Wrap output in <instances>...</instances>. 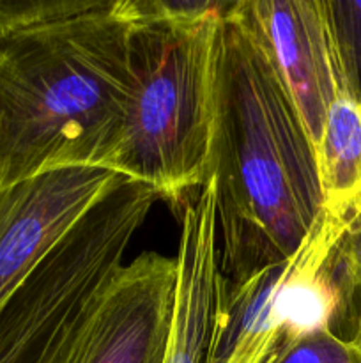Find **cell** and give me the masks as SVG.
I'll list each match as a JSON object with an SVG mask.
<instances>
[{
    "instance_id": "cell-1",
    "label": "cell",
    "mask_w": 361,
    "mask_h": 363,
    "mask_svg": "<svg viewBox=\"0 0 361 363\" xmlns=\"http://www.w3.org/2000/svg\"><path fill=\"white\" fill-rule=\"evenodd\" d=\"M229 286L289 261L322 213L315 145L251 21L246 0L216 35L207 179Z\"/></svg>"
},
{
    "instance_id": "cell-2",
    "label": "cell",
    "mask_w": 361,
    "mask_h": 363,
    "mask_svg": "<svg viewBox=\"0 0 361 363\" xmlns=\"http://www.w3.org/2000/svg\"><path fill=\"white\" fill-rule=\"evenodd\" d=\"M133 25L101 0L0 35V191L39 174L103 167L131 87Z\"/></svg>"
},
{
    "instance_id": "cell-3",
    "label": "cell",
    "mask_w": 361,
    "mask_h": 363,
    "mask_svg": "<svg viewBox=\"0 0 361 363\" xmlns=\"http://www.w3.org/2000/svg\"><path fill=\"white\" fill-rule=\"evenodd\" d=\"M219 23L131 30L130 94L101 169L147 184L176 209L207 179Z\"/></svg>"
},
{
    "instance_id": "cell-4",
    "label": "cell",
    "mask_w": 361,
    "mask_h": 363,
    "mask_svg": "<svg viewBox=\"0 0 361 363\" xmlns=\"http://www.w3.org/2000/svg\"><path fill=\"white\" fill-rule=\"evenodd\" d=\"M177 262L144 252L120 266L38 363H163Z\"/></svg>"
},
{
    "instance_id": "cell-5",
    "label": "cell",
    "mask_w": 361,
    "mask_h": 363,
    "mask_svg": "<svg viewBox=\"0 0 361 363\" xmlns=\"http://www.w3.org/2000/svg\"><path fill=\"white\" fill-rule=\"evenodd\" d=\"M122 177L101 167H73L0 191V312Z\"/></svg>"
},
{
    "instance_id": "cell-6",
    "label": "cell",
    "mask_w": 361,
    "mask_h": 363,
    "mask_svg": "<svg viewBox=\"0 0 361 363\" xmlns=\"http://www.w3.org/2000/svg\"><path fill=\"white\" fill-rule=\"evenodd\" d=\"M246 9L317 147L340 94L321 0H246Z\"/></svg>"
},
{
    "instance_id": "cell-7",
    "label": "cell",
    "mask_w": 361,
    "mask_h": 363,
    "mask_svg": "<svg viewBox=\"0 0 361 363\" xmlns=\"http://www.w3.org/2000/svg\"><path fill=\"white\" fill-rule=\"evenodd\" d=\"M177 280L163 363H207L227 280L219 266L218 215L211 181L180 211Z\"/></svg>"
},
{
    "instance_id": "cell-8",
    "label": "cell",
    "mask_w": 361,
    "mask_h": 363,
    "mask_svg": "<svg viewBox=\"0 0 361 363\" xmlns=\"http://www.w3.org/2000/svg\"><path fill=\"white\" fill-rule=\"evenodd\" d=\"M289 261L262 268L223 293L207 363H271L287 339L276 294Z\"/></svg>"
},
{
    "instance_id": "cell-9",
    "label": "cell",
    "mask_w": 361,
    "mask_h": 363,
    "mask_svg": "<svg viewBox=\"0 0 361 363\" xmlns=\"http://www.w3.org/2000/svg\"><path fill=\"white\" fill-rule=\"evenodd\" d=\"M322 209L338 218L361 199V105L340 92L315 147Z\"/></svg>"
},
{
    "instance_id": "cell-10",
    "label": "cell",
    "mask_w": 361,
    "mask_h": 363,
    "mask_svg": "<svg viewBox=\"0 0 361 363\" xmlns=\"http://www.w3.org/2000/svg\"><path fill=\"white\" fill-rule=\"evenodd\" d=\"M340 92L361 105V2L321 0Z\"/></svg>"
},
{
    "instance_id": "cell-11",
    "label": "cell",
    "mask_w": 361,
    "mask_h": 363,
    "mask_svg": "<svg viewBox=\"0 0 361 363\" xmlns=\"http://www.w3.org/2000/svg\"><path fill=\"white\" fill-rule=\"evenodd\" d=\"M239 0H117V13L131 25H198L223 21Z\"/></svg>"
},
{
    "instance_id": "cell-12",
    "label": "cell",
    "mask_w": 361,
    "mask_h": 363,
    "mask_svg": "<svg viewBox=\"0 0 361 363\" xmlns=\"http://www.w3.org/2000/svg\"><path fill=\"white\" fill-rule=\"evenodd\" d=\"M328 266L342 296L343 311L354 308L357 300L361 303V199L347 213L345 227L329 255Z\"/></svg>"
},
{
    "instance_id": "cell-13",
    "label": "cell",
    "mask_w": 361,
    "mask_h": 363,
    "mask_svg": "<svg viewBox=\"0 0 361 363\" xmlns=\"http://www.w3.org/2000/svg\"><path fill=\"white\" fill-rule=\"evenodd\" d=\"M271 363H361V353L353 340L321 330L283 344Z\"/></svg>"
},
{
    "instance_id": "cell-14",
    "label": "cell",
    "mask_w": 361,
    "mask_h": 363,
    "mask_svg": "<svg viewBox=\"0 0 361 363\" xmlns=\"http://www.w3.org/2000/svg\"><path fill=\"white\" fill-rule=\"evenodd\" d=\"M99 4L101 0H0V35L18 28L84 14L96 9Z\"/></svg>"
},
{
    "instance_id": "cell-15",
    "label": "cell",
    "mask_w": 361,
    "mask_h": 363,
    "mask_svg": "<svg viewBox=\"0 0 361 363\" xmlns=\"http://www.w3.org/2000/svg\"><path fill=\"white\" fill-rule=\"evenodd\" d=\"M350 340L356 344L357 350H360V353H361V314H360V319H357V323H356V328H354L353 339H350Z\"/></svg>"
}]
</instances>
